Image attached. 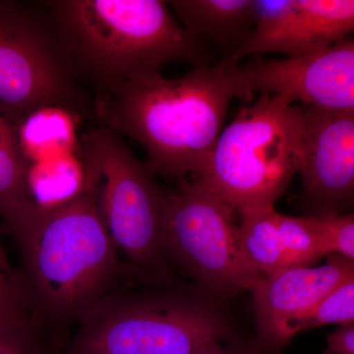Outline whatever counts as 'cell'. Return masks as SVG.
Returning a JSON list of instances; mask_svg holds the SVG:
<instances>
[{
  "label": "cell",
  "mask_w": 354,
  "mask_h": 354,
  "mask_svg": "<svg viewBox=\"0 0 354 354\" xmlns=\"http://www.w3.org/2000/svg\"><path fill=\"white\" fill-rule=\"evenodd\" d=\"M82 167V183L71 196L51 204L34 200L3 220L2 230L19 251L37 328L80 321L123 272L100 208L97 174Z\"/></svg>",
  "instance_id": "obj_1"
},
{
  "label": "cell",
  "mask_w": 354,
  "mask_h": 354,
  "mask_svg": "<svg viewBox=\"0 0 354 354\" xmlns=\"http://www.w3.org/2000/svg\"><path fill=\"white\" fill-rule=\"evenodd\" d=\"M234 97L250 99L236 65H203L95 93L94 122L137 142L153 174L181 179L206 167Z\"/></svg>",
  "instance_id": "obj_2"
},
{
  "label": "cell",
  "mask_w": 354,
  "mask_h": 354,
  "mask_svg": "<svg viewBox=\"0 0 354 354\" xmlns=\"http://www.w3.org/2000/svg\"><path fill=\"white\" fill-rule=\"evenodd\" d=\"M92 95L160 73L165 65H211L206 44L191 37L162 0L41 1Z\"/></svg>",
  "instance_id": "obj_3"
},
{
  "label": "cell",
  "mask_w": 354,
  "mask_h": 354,
  "mask_svg": "<svg viewBox=\"0 0 354 354\" xmlns=\"http://www.w3.org/2000/svg\"><path fill=\"white\" fill-rule=\"evenodd\" d=\"M302 136L299 104L260 95L223 129L194 181L239 213L274 207L299 171Z\"/></svg>",
  "instance_id": "obj_4"
},
{
  "label": "cell",
  "mask_w": 354,
  "mask_h": 354,
  "mask_svg": "<svg viewBox=\"0 0 354 354\" xmlns=\"http://www.w3.org/2000/svg\"><path fill=\"white\" fill-rule=\"evenodd\" d=\"M60 109L94 122V99L41 1L0 0V109L17 127Z\"/></svg>",
  "instance_id": "obj_5"
},
{
  "label": "cell",
  "mask_w": 354,
  "mask_h": 354,
  "mask_svg": "<svg viewBox=\"0 0 354 354\" xmlns=\"http://www.w3.org/2000/svg\"><path fill=\"white\" fill-rule=\"evenodd\" d=\"M80 322L70 354H200L230 337L213 306L174 293L114 288Z\"/></svg>",
  "instance_id": "obj_6"
},
{
  "label": "cell",
  "mask_w": 354,
  "mask_h": 354,
  "mask_svg": "<svg viewBox=\"0 0 354 354\" xmlns=\"http://www.w3.org/2000/svg\"><path fill=\"white\" fill-rule=\"evenodd\" d=\"M81 160L95 171L102 218L118 251L136 269L160 272L167 257V191L120 135L97 125L83 137Z\"/></svg>",
  "instance_id": "obj_7"
},
{
  "label": "cell",
  "mask_w": 354,
  "mask_h": 354,
  "mask_svg": "<svg viewBox=\"0 0 354 354\" xmlns=\"http://www.w3.org/2000/svg\"><path fill=\"white\" fill-rule=\"evenodd\" d=\"M234 209L194 180L167 191L165 247L212 293L232 297L264 278L244 257Z\"/></svg>",
  "instance_id": "obj_8"
},
{
  "label": "cell",
  "mask_w": 354,
  "mask_h": 354,
  "mask_svg": "<svg viewBox=\"0 0 354 354\" xmlns=\"http://www.w3.org/2000/svg\"><path fill=\"white\" fill-rule=\"evenodd\" d=\"M254 6L255 29L221 66L264 53L307 57L348 38L354 30L353 0H254Z\"/></svg>",
  "instance_id": "obj_9"
},
{
  "label": "cell",
  "mask_w": 354,
  "mask_h": 354,
  "mask_svg": "<svg viewBox=\"0 0 354 354\" xmlns=\"http://www.w3.org/2000/svg\"><path fill=\"white\" fill-rule=\"evenodd\" d=\"M247 93L281 95L290 104L335 111H354V39H342L307 57L236 64Z\"/></svg>",
  "instance_id": "obj_10"
},
{
  "label": "cell",
  "mask_w": 354,
  "mask_h": 354,
  "mask_svg": "<svg viewBox=\"0 0 354 354\" xmlns=\"http://www.w3.org/2000/svg\"><path fill=\"white\" fill-rule=\"evenodd\" d=\"M298 104L304 125L298 174L309 216L339 215L353 202L354 111Z\"/></svg>",
  "instance_id": "obj_11"
},
{
  "label": "cell",
  "mask_w": 354,
  "mask_h": 354,
  "mask_svg": "<svg viewBox=\"0 0 354 354\" xmlns=\"http://www.w3.org/2000/svg\"><path fill=\"white\" fill-rule=\"evenodd\" d=\"M353 278V260L330 255L325 265L286 268L260 279L251 290L257 326L256 348L279 354L292 339L293 324L330 291Z\"/></svg>",
  "instance_id": "obj_12"
},
{
  "label": "cell",
  "mask_w": 354,
  "mask_h": 354,
  "mask_svg": "<svg viewBox=\"0 0 354 354\" xmlns=\"http://www.w3.org/2000/svg\"><path fill=\"white\" fill-rule=\"evenodd\" d=\"M172 13L191 37L213 44L225 58L245 44L255 29L254 0H171Z\"/></svg>",
  "instance_id": "obj_13"
},
{
  "label": "cell",
  "mask_w": 354,
  "mask_h": 354,
  "mask_svg": "<svg viewBox=\"0 0 354 354\" xmlns=\"http://www.w3.org/2000/svg\"><path fill=\"white\" fill-rule=\"evenodd\" d=\"M279 214L274 207L241 213L239 232L242 252L249 265L263 277L286 269Z\"/></svg>",
  "instance_id": "obj_14"
},
{
  "label": "cell",
  "mask_w": 354,
  "mask_h": 354,
  "mask_svg": "<svg viewBox=\"0 0 354 354\" xmlns=\"http://www.w3.org/2000/svg\"><path fill=\"white\" fill-rule=\"evenodd\" d=\"M30 167L15 127L0 109V216L3 220L34 201Z\"/></svg>",
  "instance_id": "obj_15"
},
{
  "label": "cell",
  "mask_w": 354,
  "mask_h": 354,
  "mask_svg": "<svg viewBox=\"0 0 354 354\" xmlns=\"http://www.w3.org/2000/svg\"><path fill=\"white\" fill-rule=\"evenodd\" d=\"M0 323L38 330L20 272L9 262L0 239Z\"/></svg>",
  "instance_id": "obj_16"
},
{
  "label": "cell",
  "mask_w": 354,
  "mask_h": 354,
  "mask_svg": "<svg viewBox=\"0 0 354 354\" xmlns=\"http://www.w3.org/2000/svg\"><path fill=\"white\" fill-rule=\"evenodd\" d=\"M279 230L286 268L311 267L325 256L306 216L279 214Z\"/></svg>",
  "instance_id": "obj_17"
},
{
  "label": "cell",
  "mask_w": 354,
  "mask_h": 354,
  "mask_svg": "<svg viewBox=\"0 0 354 354\" xmlns=\"http://www.w3.org/2000/svg\"><path fill=\"white\" fill-rule=\"evenodd\" d=\"M354 322V278L344 281L326 295L304 316L293 324L291 339L305 330L330 324Z\"/></svg>",
  "instance_id": "obj_18"
},
{
  "label": "cell",
  "mask_w": 354,
  "mask_h": 354,
  "mask_svg": "<svg viewBox=\"0 0 354 354\" xmlns=\"http://www.w3.org/2000/svg\"><path fill=\"white\" fill-rule=\"evenodd\" d=\"M306 218L315 230L325 256L339 255L354 261L353 213Z\"/></svg>",
  "instance_id": "obj_19"
},
{
  "label": "cell",
  "mask_w": 354,
  "mask_h": 354,
  "mask_svg": "<svg viewBox=\"0 0 354 354\" xmlns=\"http://www.w3.org/2000/svg\"><path fill=\"white\" fill-rule=\"evenodd\" d=\"M0 354H43L38 330L0 323Z\"/></svg>",
  "instance_id": "obj_20"
},
{
  "label": "cell",
  "mask_w": 354,
  "mask_h": 354,
  "mask_svg": "<svg viewBox=\"0 0 354 354\" xmlns=\"http://www.w3.org/2000/svg\"><path fill=\"white\" fill-rule=\"evenodd\" d=\"M322 354H354V322L342 324L328 335Z\"/></svg>",
  "instance_id": "obj_21"
},
{
  "label": "cell",
  "mask_w": 354,
  "mask_h": 354,
  "mask_svg": "<svg viewBox=\"0 0 354 354\" xmlns=\"http://www.w3.org/2000/svg\"><path fill=\"white\" fill-rule=\"evenodd\" d=\"M200 354H270L260 351L254 346L253 348H244V346H234V344H223L216 348L209 349Z\"/></svg>",
  "instance_id": "obj_22"
}]
</instances>
